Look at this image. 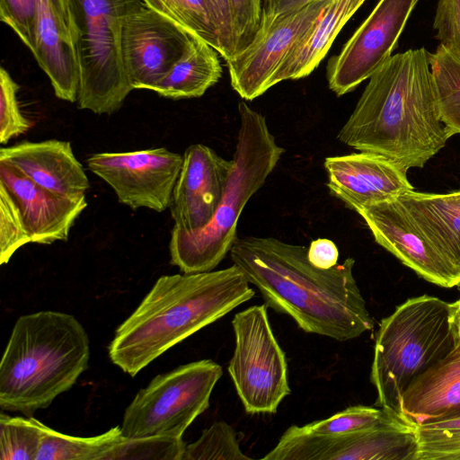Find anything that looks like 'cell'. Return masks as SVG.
Segmentation results:
<instances>
[{
    "instance_id": "cell-1",
    "label": "cell",
    "mask_w": 460,
    "mask_h": 460,
    "mask_svg": "<svg viewBox=\"0 0 460 460\" xmlns=\"http://www.w3.org/2000/svg\"><path fill=\"white\" fill-rule=\"evenodd\" d=\"M230 257L268 307L290 316L307 333L346 341L374 327L353 275V258L320 269L310 262L307 247L260 236L237 237Z\"/></svg>"
},
{
    "instance_id": "cell-2",
    "label": "cell",
    "mask_w": 460,
    "mask_h": 460,
    "mask_svg": "<svg viewBox=\"0 0 460 460\" xmlns=\"http://www.w3.org/2000/svg\"><path fill=\"white\" fill-rule=\"evenodd\" d=\"M429 56L425 48L391 56L370 76L338 139L406 170L422 168L451 137L440 118Z\"/></svg>"
},
{
    "instance_id": "cell-3",
    "label": "cell",
    "mask_w": 460,
    "mask_h": 460,
    "mask_svg": "<svg viewBox=\"0 0 460 460\" xmlns=\"http://www.w3.org/2000/svg\"><path fill=\"white\" fill-rule=\"evenodd\" d=\"M234 264L199 273L163 275L116 329L111 362L130 376L170 348L224 317L254 296Z\"/></svg>"
},
{
    "instance_id": "cell-4",
    "label": "cell",
    "mask_w": 460,
    "mask_h": 460,
    "mask_svg": "<svg viewBox=\"0 0 460 460\" xmlns=\"http://www.w3.org/2000/svg\"><path fill=\"white\" fill-rule=\"evenodd\" d=\"M90 341L72 314L44 310L20 316L0 363V407L27 417L48 408L86 370Z\"/></svg>"
},
{
    "instance_id": "cell-5",
    "label": "cell",
    "mask_w": 460,
    "mask_h": 460,
    "mask_svg": "<svg viewBox=\"0 0 460 460\" xmlns=\"http://www.w3.org/2000/svg\"><path fill=\"white\" fill-rule=\"evenodd\" d=\"M238 114L240 127L233 166L215 215L197 231L172 229L170 262L182 273L213 270L230 252L245 205L263 186L285 152L261 113L240 102Z\"/></svg>"
},
{
    "instance_id": "cell-6",
    "label": "cell",
    "mask_w": 460,
    "mask_h": 460,
    "mask_svg": "<svg viewBox=\"0 0 460 460\" xmlns=\"http://www.w3.org/2000/svg\"><path fill=\"white\" fill-rule=\"evenodd\" d=\"M459 341L453 303L423 295L399 305L381 321L376 337L370 372L377 393L376 406L401 416L408 387Z\"/></svg>"
},
{
    "instance_id": "cell-7",
    "label": "cell",
    "mask_w": 460,
    "mask_h": 460,
    "mask_svg": "<svg viewBox=\"0 0 460 460\" xmlns=\"http://www.w3.org/2000/svg\"><path fill=\"white\" fill-rule=\"evenodd\" d=\"M79 66L77 106L95 114L117 112L133 90L120 55L126 18L142 0H69Z\"/></svg>"
},
{
    "instance_id": "cell-8",
    "label": "cell",
    "mask_w": 460,
    "mask_h": 460,
    "mask_svg": "<svg viewBox=\"0 0 460 460\" xmlns=\"http://www.w3.org/2000/svg\"><path fill=\"white\" fill-rule=\"evenodd\" d=\"M222 375L219 364L201 359L155 376L126 408L122 435L181 438L209 407L212 391Z\"/></svg>"
},
{
    "instance_id": "cell-9",
    "label": "cell",
    "mask_w": 460,
    "mask_h": 460,
    "mask_svg": "<svg viewBox=\"0 0 460 460\" xmlns=\"http://www.w3.org/2000/svg\"><path fill=\"white\" fill-rule=\"evenodd\" d=\"M266 304L234 314V349L227 371L249 414L276 413L290 394L286 356L270 326Z\"/></svg>"
},
{
    "instance_id": "cell-10",
    "label": "cell",
    "mask_w": 460,
    "mask_h": 460,
    "mask_svg": "<svg viewBox=\"0 0 460 460\" xmlns=\"http://www.w3.org/2000/svg\"><path fill=\"white\" fill-rule=\"evenodd\" d=\"M415 427L408 422L335 435L290 426L264 460H417Z\"/></svg>"
},
{
    "instance_id": "cell-11",
    "label": "cell",
    "mask_w": 460,
    "mask_h": 460,
    "mask_svg": "<svg viewBox=\"0 0 460 460\" xmlns=\"http://www.w3.org/2000/svg\"><path fill=\"white\" fill-rule=\"evenodd\" d=\"M182 162L183 155L165 147L97 153L86 159L88 169L111 186L119 203L156 212L169 208Z\"/></svg>"
},
{
    "instance_id": "cell-12",
    "label": "cell",
    "mask_w": 460,
    "mask_h": 460,
    "mask_svg": "<svg viewBox=\"0 0 460 460\" xmlns=\"http://www.w3.org/2000/svg\"><path fill=\"white\" fill-rule=\"evenodd\" d=\"M357 213L376 242L419 276L443 288L460 282V264L397 199L364 207Z\"/></svg>"
},
{
    "instance_id": "cell-13",
    "label": "cell",
    "mask_w": 460,
    "mask_h": 460,
    "mask_svg": "<svg viewBox=\"0 0 460 460\" xmlns=\"http://www.w3.org/2000/svg\"><path fill=\"white\" fill-rule=\"evenodd\" d=\"M418 1L379 0L340 53L328 61V85L336 95L353 91L391 58Z\"/></svg>"
},
{
    "instance_id": "cell-14",
    "label": "cell",
    "mask_w": 460,
    "mask_h": 460,
    "mask_svg": "<svg viewBox=\"0 0 460 460\" xmlns=\"http://www.w3.org/2000/svg\"><path fill=\"white\" fill-rule=\"evenodd\" d=\"M331 0H315L258 30L251 44L226 60L232 88L252 101L268 91L275 72L316 23Z\"/></svg>"
},
{
    "instance_id": "cell-15",
    "label": "cell",
    "mask_w": 460,
    "mask_h": 460,
    "mask_svg": "<svg viewBox=\"0 0 460 460\" xmlns=\"http://www.w3.org/2000/svg\"><path fill=\"white\" fill-rule=\"evenodd\" d=\"M194 37L146 4L128 16L120 34V55L130 87L154 91Z\"/></svg>"
},
{
    "instance_id": "cell-16",
    "label": "cell",
    "mask_w": 460,
    "mask_h": 460,
    "mask_svg": "<svg viewBox=\"0 0 460 460\" xmlns=\"http://www.w3.org/2000/svg\"><path fill=\"white\" fill-rule=\"evenodd\" d=\"M232 166V160L224 159L208 146L194 144L187 147L169 207L173 227L194 232L210 222Z\"/></svg>"
},
{
    "instance_id": "cell-17",
    "label": "cell",
    "mask_w": 460,
    "mask_h": 460,
    "mask_svg": "<svg viewBox=\"0 0 460 460\" xmlns=\"http://www.w3.org/2000/svg\"><path fill=\"white\" fill-rule=\"evenodd\" d=\"M324 168L331 193L356 212L413 190L406 169L375 153L360 151L329 156L324 160Z\"/></svg>"
},
{
    "instance_id": "cell-18",
    "label": "cell",
    "mask_w": 460,
    "mask_h": 460,
    "mask_svg": "<svg viewBox=\"0 0 460 460\" xmlns=\"http://www.w3.org/2000/svg\"><path fill=\"white\" fill-rule=\"evenodd\" d=\"M0 182L14 199L33 243L66 241L75 220L88 205L85 195L69 197L53 192L3 160Z\"/></svg>"
},
{
    "instance_id": "cell-19",
    "label": "cell",
    "mask_w": 460,
    "mask_h": 460,
    "mask_svg": "<svg viewBox=\"0 0 460 460\" xmlns=\"http://www.w3.org/2000/svg\"><path fill=\"white\" fill-rule=\"evenodd\" d=\"M35 44L31 51L57 98L75 102L79 87L69 0H36Z\"/></svg>"
},
{
    "instance_id": "cell-20",
    "label": "cell",
    "mask_w": 460,
    "mask_h": 460,
    "mask_svg": "<svg viewBox=\"0 0 460 460\" xmlns=\"http://www.w3.org/2000/svg\"><path fill=\"white\" fill-rule=\"evenodd\" d=\"M0 160L17 168L27 178L53 192L80 197L90 182L69 141H23L0 149Z\"/></svg>"
},
{
    "instance_id": "cell-21",
    "label": "cell",
    "mask_w": 460,
    "mask_h": 460,
    "mask_svg": "<svg viewBox=\"0 0 460 460\" xmlns=\"http://www.w3.org/2000/svg\"><path fill=\"white\" fill-rule=\"evenodd\" d=\"M401 416L414 427L460 417V341L408 387L402 398Z\"/></svg>"
},
{
    "instance_id": "cell-22",
    "label": "cell",
    "mask_w": 460,
    "mask_h": 460,
    "mask_svg": "<svg viewBox=\"0 0 460 460\" xmlns=\"http://www.w3.org/2000/svg\"><path fill=\"white\" fill-rule=\"evenodd\" d=\"M366 1L331 0L316 23L279 66L270 86L309 75L324 58L346 22Z\"/></svg>"
},
{
    "instance_id": "cell-23",
    "label": "cell",
    "mask_w": 460,
    "mask_h": 460,
    "mask_svg": "<svg viewBox=\"0 0 460 460\" xmlns=\"http://www.w3.org/2000/svg\"><path fill=\"white\" fill-rule=\"evenodd\" d=\"M218 54L204 40L191 37L181 58L154 92L172 100L202 96L222 76Z\"/></svg>"
},
{
    "instance_id": "cell-24",
    "label": "cell",
    "mask_w": 460,
    "mask_h": 460,
    "mask_svg": "<svg viewBox=\"0 0 460 460\" xmlns=\"http://www.w3.org/2000/svg\"><path fill=\"white\" fill-rule=\"evenodd\" d=\"M460 264V190L447 194L409 190L396 198Z\"/></svg>"
},
{
    "instance_id": "cell-25",
    "label": "cell",
    "mask_w": 460,
    "mask_h": 460,
    "mask_svg": "<svg viewBox=\"0 0 460 460\" xmlns=\"http://www.w3.org/2000/svg\"><path fill=\"white\" fill-rule=\"evenodd\" d=\"M123 438L120 426L93 437H75L43 424L37 460H107Z\"/></svg>"
},
{
    "instance_id": "cell-26",
    "label": "cell",
    "mask_w": 460,
    "mask_h": 460,
    "mask_svg": "<svg viewBox=\"0 0 460 460\" xmlns=\"http://www.w3.org/2000/svg\"><path fill=\"white\" fill-rule=\"evenodd\" d=\"M429 60L441 120L450 137L460 134V59L439 45Z\"/></svg>"
},
{
    "instance_id": "cell-27",
    "label": "cell",
    "mask_w": 460,
    "mask_h": 460,
    "mask_svg": "<svg viewBox=\"0 0 460 460\" xmlns=\"http://www.w3.org/2000/svg\"><path fill=\"white\" fill-rule=\"evenodd\" d=\"M142 1L220 53L219 35L208 0Z\"/></svg>"
},
{
    "instance_id": "cell-28",
    "label": "cell",
    "mask_w": 460,
    "mask_h": 460,
    "mask_svg": "<svg viewBox=\"0 0 460 460\" xmlns=\"http://www.w3.org/2000/svg\"><path fill=\"white\" fill-rule=\"evenodd\" d=\"M407 422L402 416L384 408L355 405L322 420L301 426L314 435H335L358 432L382 426Z\"/></svg>"
},
{
    "instance_id": "cell-29",
    "label": "cell",
    "mask_w": 460,
    "mask_h": 460,
    "mask_svg": "<svg viewBox=\"0 0 460 460\" xmlns=\"http://www.w3.org/2000/svg\"><path fill=\"white\" fill-rule=\"evenodd\" d=\"M43 423L32 416L0 414V459L37 460Z\"/></svg>"
},
{
    "instance_id": "cell-30",
    "label": "cell",
    "mask_w": 460,
    "mask_h": 460,
    "mask_svg": "<svg viewBox=\"0 0 460 460\" xmlns=\"http://www.w3.org/2000/svg\"><path fill=\"white\" fill-rule=\"evenodd\" d=\"M241 449L236 433L225 421H216L194 442L186 445L182 460H251Z\"/></svg>"
},
{
    "instance_id": "cell-31",
    "label": "cell",
    "mask_w": 460,
    "mask_h": 460,
    "mask_svg": "<svg viewBox=\"0 0 460 460\" xmlns=\"http://www.w3.org/2000/svg\"><path fill=\"white\" fill-rule=\"evenodd\" d=\"M417 460H460V417L415 426Z\"/></svg>"
},
{
    "instance_id": "cell-32",
    "label": "cell",
    "mask_w": 460,
    "mask_h": 460,
    "mask_svg": "<svg viewBox=\"0 0 460 460\" xmlns=\"http://www.w3.org/2000/svg\"><path fill=\"white\" fill-rule=\"evenodd\" d=\"M186 444L169 437L123 438L111 451L107 460L158 459L182 460Z\"/></svg>"
},
{
    "instance_id": "cell-33",
    "label": "cell",
    "mask_w": 460,
    "mask_h": 460,
    "mask_svg": "<svg viewBox=\"0 0 460 460\" xmlns=\"http://www.w3.org/2000/svg\"><path fill=\"white\" fill-rule=\"evenodd\" d=\"M31 243L22 214L6 187L0 182V264L9 262L23 245Z\"/></svg>"
},
{
    "instance_id": "cell-34",
    "label": "cell",
    "mask_w": 460,
    "mask_h": 460,
    "mask_svg": "<svg viewBox=\"0 0 460 460\" xmlns=\"http://www.w3.org/2000/svg\"><path fill=\"white\" fill-rule=\"evenodd\" d=\"M20 85L4 68L0 69V143L6 144L13 137L27 132L31 122L21 111L17 93Z\"/></svg>"
},
{
    "instance_id": "cell-35",
    "label": "cell",
    "mask_w": 460,
    "mask_h": 460,
    "mask_svg": "<svg viewBox=\"0 0 460 460\" xmlns=\"http://www.w3.org/2000/svg\"><path fill=\"white\" fill-rule=\"evenodd\" d=\"M227 1L232 20L233 51L235 57L251 44L259 30L262 0Z\"/></svg>"
},
{
    "instance_id": "cell-36",
    "label": "cell",
    "mask_w": 460,
    "mask_h": 460,
    "mask_svg": "<svg viewBox=\"0 0 460 460\" xmlns=\"http://www.w3.org/2000/svg\"><path fill=\"white\" fill-rule=\"evenodd\" d=\"M36 0H0V20L7 24L31 50L34 49Z\"/></svg>"
},
{
    "instance_id": "cell-37",
    "label": "cell",
    "mask_w": 460,
    "mask_h": 460,
    "mask_svg": "<svg viewBox=\"0 0 460 460\" xmlns=\"http://www.w3.org/2000/svg\"><path fill=\"white\" fill-rule=\"evenodd\" d=\"M433 27L439 45L460 59V0H439Z\"/></svg>"
},
{
    "instance_id": "cell-38",
    "label": "cell",
    "mask_w": 460,
    "mask_h": 460,
    "mask_svg": "<svg viewBox=\"0 0 460 460\" xmlns=\"http://www.w3.org/2000/svg\"><path fill=\"white\" fill-rule=\"evenodd\" d=\"M217 28L220 42L219 55L225 61L234 57L232 20L227 0H208Z\"/></svg>"
},
{
    "instance_id": "cell-39",
    "label": "cell",
    "mask_w": 460,
    "mask_h": 460,
    "mask_svg": "<svg viewBox=\"0 0 460 460\" xmlns=\"http://www.w3.org/2000/svg\"><path fill=\"white\" fill-rule=\"evenodd\" d=\"M310 262L320 269H330L335 266L339 259L336 244L330 239L319 238L311 242L307 248Z\"/></svg>"
},
{
    "instance_id": "cell-40",
    "label": "cell",
    "mask_w": 460,
    "mask_h": 460,
    "mask_svg": "<svg viewBox=\"0 0 460 460\" xmlns=\"http://www.w3.org/2000/svg\"><path fill=\"white\" fill-rule=\"evenodd\" d=\"M313 1L315 0H262V13L259 30L268 26L277 18Z\"/></svg>"
},
{
    "instance_id": "cell-41",
    "label": "cell",
    "mask_w": 460,
    "mask_h": 460,
    "mask_svg": "<svg viewBox=\"0 0 460 460\" xmlns=\"http://www.w3.org/2000/svg\"><path fill=\"white\" fill-rule=\"evenodd\" d=\"M454 308V320L456 326L458 335L460 337V298L453 303Z\"/></svg>"
},
{
    "instance_id": "cell-42",
    "label": "cell",
    "mask_w": 460,
    "mask_h": 460,
    "mask_svg": "<svg viewBox=\"0 0 460 460\" xmlns=\"http://www.w3.org/2000/svg\"><path fill=\"white\" fill-rule=\"evenodd\" d=\"M456 288L460 290V282L457 284Z\"/></svg>"
}]
</instances>
